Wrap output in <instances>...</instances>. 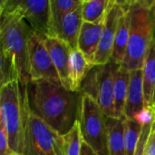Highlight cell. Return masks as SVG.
I'll list each match as a JSON object with an SVG mask.
<instances>
[{
	"label": "cell",
	"instance_id": "1",
	"mask_svg": "<svg viewBox=\"0 0 155 155\" xmlns=\"http://www.w3.org/2000/svg\"><path fill=\"white\" fill-rule=\"evenodd\" d=\"M29 107L50 128L60 135L66 134L79 121L83 94L48 81L27 84Z\"/></svg>",
	"mask_w": 155,
	"mask_h": 155
},
{
	"label": "cell",
	"instance_id": "2",
	"mask_svg": "<svg viewBox=\"0 0 155 155\" xmlns=\"http://www.w3.org/2000/svg\"><path fill=\"white\" fill-rule=\"evenodd\" d=\"M27 84L20 80L0 88V118L10 148L14 153H24L26 121L30 113Z\"/></svg>",
	"mask_w": 155,
	"mask_h": 155
},
{
	"label": "cell",
	"instance_id": "3",
	"mask_svg": "<svg viewBox=\"0 0 155 155\" xmlns=\"http://www.w3.org/2000/svg\"><path fill=\"white\" fill-rule=\"evenodd\" d=\"M131 30L123 65L130 72L143 69L155 35V1H129Z\"/></svg>",
	"mask_w": 155,
	"mask_h": 155
},
{
	"label": "cell",
	"instance_id": "4",
	"mask_svg": "<svg viewBox=\"0 0 155 155\" xmlns=\"http://www.w3.org/2000/svg\"><path fill=\"white\" fill-rule=\"evenodd\" d=\"M33 33L29 24L16 11L0 6L1 50L14 56L20 81L25 84L31 82L28 48Z\"/></svg>",
	"mask_w": 155,
	"mask_h": 155
},
{
	"label": "cell",
	"instance_id": "5",
	"mask_svg": "<svg viewBox=\"0 0 155 155\" xmlns=\"http://www.w3.org/2000/svg\"><path fill=\"white\" fill-rule=\"evenodd\" d=\"M79 124L83 142L98 155H109L106 115L98 103L88 95L82 98Z\"/></svg>",
	"mask_w": 155,
	"mask_h": 155
},
{
	"label": "cell",
	"instance_id": "6",
	"mask_svg": "<svg viewBox=\"0 0 155 155\" xmlns=\"http://www.w3.org/2000/svg\"><path fill=\"white\" fill-rule=\"evenodd\" d=\"M23 154L64 155L63 136L31 111L26 121Z\"/></svg>",
	"mask_w": 155,
	"mask_h": 155
},
{
	"label": "cell",
	"instance_id": "7",
	"mask_svg": "<svg viewBox=\"0 0 155 155\" xmlns=\"http://www.w3.org/2000/svg\"><path fill=\"white\" fill-rule=\"evenodd\" d=\"M0 6L16 11L38 35L47 36L50 22V0H2Z\"/></svg>",
	"mask_w": 155,
	"mask_h": 155
},
{
	"label": "cell",
	"instance_id": "8",
	"mask_svg": "<svg viewBox=\"0 0 155 155\" xmlns=\"http://www.w3.org/2000/svg\"><path fill=\"white\" fill-rule=\"evenodd\" d=\"M44 35L33 33L29 40V63L31 82L48 81L62 84L58 73L45 45Z\"/></svg>",
	"mask_w": 155,
	"mask_h": 155
},
{
	"label": "cell",
	"instance_id": "9",
	"mask_svg": "<svg viewBox=\"0 0 155 155\" xmlns=\"http://www.w3.org/2000/svg\"><path fill=\"white\" fill-rule=\"evenodd\" d=\"M124 12V8L119 1L114 0L105 16L101 41L94 59V65H104L111 61L119 20Z\"/></svg>",
	"mask_w": 155,
	"mask_h": 155
},
{
	"label": "cell",
	"instance_id": "10",
	"mask_svg": "<svg viewBox=\"0 0 155 155\" xmlns=\"http://www.w3.org/2000/svg\"><path fill=\"white\" fill-rule=\"evenodd\" d=\"M44 40L48 54L58 73L62 85L67 90H71L69 77V61L70 54L73 49L66 42L56 37L45 36Z\"/></svg>",
	"mask_w": 155,
	"mask_h": 155
},
{
	"label": "cell",
	"instance_id": "11",
	"mask_svg": "<svg viewBox=\"0 0 155 155\" xmlns=\"http://www.w3.org/2000/svg\"><path fill=\"white\" fill-rule=\"evenodd\" d=\"M115 63L110 61L104 65H100L98 78L97 103L107 117L114 118V71Z\"/></svg>",
	"mask_w": 155,
	"mask_h": 155
},
{
	"label": "cell",
	"instance_id": "12",
	"mask_svg": "<svg viewBox=\"0 0 155 155\" xmlns=\"http://www.w3.org/2000/svg\"><path fill=\"white\" fill-rule=\"evenodd\" d=\"M104 20L97 24L84 22L80 31L77 49L93 66H95L94 59L101 41Z\"/></svg>",
	"mask_w": 155,
	"mask_h": 155
},
{
	"label": "cell",
	"instance_id": "13",
	"mask_svg": "<svg viewBox=\"0 0 155 155\" xmlns=\"http://www.w3.org/2000/svg\"><path fill=\"white\" fill-rule=\"evenodd\" d=\"M144 107L143 69H138L131 72L128 95L124 108V118L135 120Z\"/></svg>",
	"mask_w": 155,
	"mask_h": 155
},
{
	"label": "cell",
	"instance_id": "14",
	"mask_svg": "<svg viewBox=\"0 0 155 155\" xmlns=\"http://www.w3.org/2000/svg\"><path fill=\"white\" fill-rule=\"evenodd\" d=\"M124 8V12L121 16L114 43L113 55L111 61L116 64H123L129 43L131 30V14L129 11V1H119Z\"/></svg>",
	"mask_w": 155,
	"mask_h": 155
},
{
	"label": "cell",
	"instance_id": "15",
	"mask_svg": "<svg viewBox=\"0 0 155 155\" xmlns=\"http://www.w3.org/2000/svg\"><path fill=\"white\" fill-rule=\"evenodd\" d=\"M131 72L123 64H116L114 71V118H124V108L128 95Z\"/></svg>",
	"mask_w": 155,
	"mask_h": 155
},
{
	"label": "cell",
	"instance_id": "16",
	"mask_svg": "<svg viewBox=\"0 0 155 155\" xmlns=\"http://www.w3.org/2000/svg\"><path fill=\"white\" fill-rule=\"evenodd\" d=\"M83 3L68 13L62 20L56 38L66 42L73 50L77 49L78 38L83 25Z\"/></svg>",
	"mask_w": 155,
	"mask_h": 155
},
{
	"label": "cell",
	"instance_id": "17",
	"mask_svg": "<svg viewBox=\"0 0 155 155\" xmlns=\"http://www.w3.org/2000/svg\"><path fill=\"white\" fill-rule=\"evenodd\" d=\"M145 107L152 108L155 94V35L143 66Z\"/></svg>",
	"mask_w": 155,
	"mask_h": 155
},
{
	"label": "cell",
	"instance_id": "18",
	"mask_svg": "<svg viewBox=\"0 0 155 155\" xmlns=\"http://www.w3.org/2000/svg\"><path fill=\"white\" fill-rule=\"evenodd\" d=\"M124 119L106 116L107 143L109 155H126Z\"/></svg>",
	"mask_w": 155,
	"mask_h": 155
},
{
	"label": "cell",
	"instance_id": "19",
	"mask_svg": "<svg viewBox=\"0 0 155 155\" xmlns=\"http://www.w3.org/2000/svg\"><path fill=\"white\" fill-rule=\"evenodd\" d=\"M82 3L83 0H50L51 14L47 36L56 37L63 18Z\"/></svg>",
	"mask_w": 155,
	"mask_h": 155
},
{
	"label": "cell",
	"instance_id": "20",
	"mask_svg": "<svg viewBox=\"0 0 155 155\" xmlns=\"http://www.w3.org/2000/svg\"><path fill=\"white\" fill-rule=\"evenodd\" d=\"M94 67L85 59L84 54L78 50H72L69 61V77L71 91L79 92L81 84L89 70Z\"/></svg>",
	"mask_w": 155,
	"mask_h": 155
},
{
	"label": "cell",
	"instance_id": "21",
	"mask_svg": "<svg viewBox=\"0 0 155 155\" xmlns=\"http://www.w3.org/2000/svg\"><path fill=\"white\" fill-rule=\"evenodd\" d=\"M114 0H83V21L97 24L105 19Z\"/></svg>",
	"mask_w": 155,
	"mask_h": 155
},
{
	"label": "cell",
	"instance_id": "22",
	"mask_svg": "<svg viewBox=\"0 0 155 155\" xmlns=\"http://www.w3.org/2000/svg\"><path fill=\"white\" fill-rule=\"evenodd\" d=\"M124 143L126 155H134L139 139L142 134L143 125L135 120L124 119Z\"/></svg>",
	"mask_w": 155,
	"mask_h": 155
},
{
	"label": "cell",
	"instance_id": "23",
	"mask_svg": "<svg viewBox=\"0 0 155 155\" xmlns=\"http://www.w3.org/2000/svg\"><path fill=\"white\" fill-rule=\"evenodd\" d=\"M0 74L1 86L8 83L20 80L18 69L14 56L4 50H1L0 55Z\"/></svg>",
	"mask_w": 155,
	"mask_h": 155
},
{
	"label": "cell",
	"instance_id": "24",
	"mask_svg": "<svg viewBox=\"0 0 155 155\" xmlns=\"http://www.w3.org/2000/svg\"><path fill=\"white\" fill-rule=\"evenodd\" d=\"M64 155H81L83 139L80 130V124L77 121L74 127L63 135Z\"/></svg>",
	"mask_w": 155,
	"mask_h": 155
},
{
	"label": "cell",
	"instance_id": "25",
	"mask_svg": "<svg viewBox=\"0 0 155 155\" xmlns=\"http://www.w3.org/2000/svg\"><path fill=\"white\" fill-rule=\"evenodd\" d=\"M100 65L92 67L84 78L79 92L83 95H88L97 102L98 98V78Z\"/></svg>",
	"mask_w": 155,
	"mask_h": 155
},
{
	"label": "cell",
	"instance_id": "26",
	"mask_svg": "<svg viewBox=\"0 0 155 155\" xmlns=\"http://www.w3.org/2000/svg\"><path fill=\"white\" fill-rule=\"evenodd\" d=\"M153 123L143 126L142 134H141V137L139 139V142H138L134 155H146L147 141H148V137H149V134H150V132H151V129H152V125H153Z\"/></svg>",
	"mask_w": 155,
	"mask_h": 155
},
{
	"label": "cell",
	"instance_id": "27",
	"mask_svg": "<svg viewBox=\"0 0 155 155\" xmlns=\"http://www.w3.org/2000/svg\"><path fill=\"white\" fill-rule=\"evenodd\" d=\"M155 115L152 110V108L144 107V109L137 115L135 121H137L141 125H146L154 122Z\"/></svg>",
	"mask_w": 155,
	"mask_h": 155
},
{
	"label": "cell",
	"instance_id": "28",
	"mask_svg": "<svg viewBox=\"0 0 155 155\" xmlns=\"http://www.w3.org/2000/svg\"><path fill=\"white\" fill-rule=\"evenodd\" d=\"M12 150L9 145L8 137L3 127L0 128V155H11Z\"/></svg>",
	"mask_w": 155,
	"mask_h": 155
},
{
	"label": "cell",
	"instance_id": "29",
	"mask_svg": "<svg viewBox=\"0 0 155 155\" xmlns=\"http://www.w3.org/2000/svg\"><path fill=\"white\" fill-rule=\"evenodd\" d=\"M146 155H155V123H153L152 125V129L148 137L146 145Z\"/></svg>",
	"mask_w": 155,
	"mask_h": 155
},
{
	"label": "cell",
	"instance_id": "30",
	"mask_svg": "<svg viewBox=\"0 0 155 155\" xmlns=\"http://www.w3.org/2000/svg\"><path fill=\"white\" fill-rule=\"evenodd\" d=\"M81 155H98L97 153H95L86 143H84L83 142L82 144V150H81Z\"/></svg>",
	"mask_w": 155,
	"mask_h": 155
},
{
	"label": "cell",
	"instance_id": "31",
	"mask_svg": "<svg viewBox=\"0 0 155 155\" xmlns=\"http://www.w3.org/2000/svg\"><path fill=\"white\" fill-rule=\"evenodd\" d=\"M152 110H153V114H154L155 115V102L153 103V107H152Z\"/></svg>",
	"mask_w": 155,
	"mask_h": 155
},
{
	"label": "cell",
	"instance_id": "32",
	"mask_svg": "<svg viewBox=\"0 0 155 155\" xmlns=\"http://www.w3.org/2000/svg\"><path fill=\"white\" fill-rule=\"evenodd\" d=\"M11 155H24V154H22V153H12V154Z\"/></svg>",
	"mask_w": 155,
	"mask_h": 155
},
{
	"label": "cell",
	"instance_id": "33",
	"mask_svg": "<svg viewBox=\"0 0 155 155\" xmlns=\"http://www.w3.org/2000/svg\"><path fill=\"white\" fill-rule=\"evenodd\" d=\"M155 102V94H154V99H153V103H154ZM152 107H153V106H152Z\"/></svg>",
	"mask_w": 155,
	"mask_h": 155
},
{
	"label": "cell",
	"instance_id": "34",
	"mask_svg": "<svg viewBox=\"0 0 155 155\" xmlns=\"http://www.w3.org/2000/svg\"><path fill=\"white\" fill-rule=\"evenodd\" d=\"M154 123H155V119H154Z\"/></svg>",
	"mask_w": 155,
	"mask_h": 155
}]
</instances>
